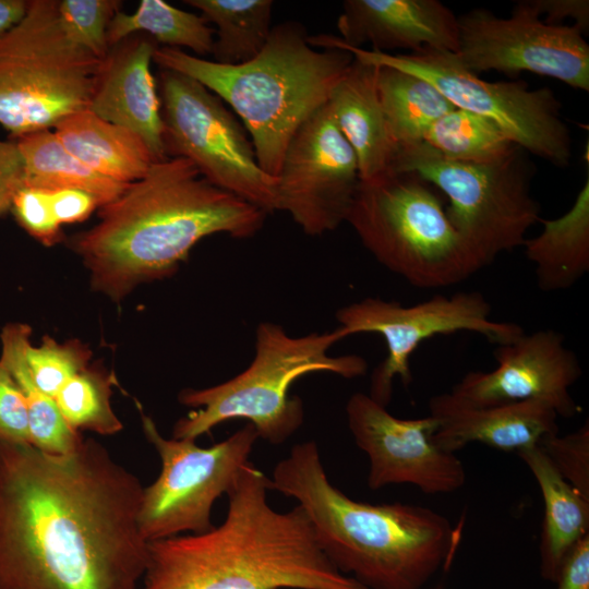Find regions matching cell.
<instances>
[{"mask_svg":"<svg viewBox=\"0 0 589 589\" xmlns=\"http://www.w3.org/2000/svg\"><path fill=\"white\" fill-rule=\"evenodd\" d=\"M143 488L93 438L67 455L0 440V589H139Z\"/></svg>","mask_w":589,"mask_h":589,"instance_id":"obj_1","label":"cell"},{"mask_svg":"<svg viewBox=\"0 0 589 589\" xmlns=\"http://www.w3.org/2000/svg\"><path fill=\"white\" fill-rule=\"evenodd\" d=\"M266 216L209 183L189 160L167 157L101 206L98 223L69 247L89 271L92 288L119 302L140 284L171 276L205 237L251 238Z\"/></svg>","mask_w":589,"mask_h":589,"instance_id":"obj_2","label":"cell"},{"mask_svg":"<svg viewBox=\"0 0 589 589\" xmlns=\"http://www.w3.org/2000/svg\"><path fill=\"white\" fill-rule=\"evenodd\" d=\"M271 479L249 461L211 530L148 542L139 589H369L320 549L304 510H275Z\"/></svg>","mask_w":589,"mask_h":589,"instance_id":"obj_3","label":"cell"},{"mask_svg":"<svg viewBox=\"0 0 589 589\" xmlns=\"http://www.w3.org/2000/svg\"><path fill=\"white\" fill-rule=\"evenodd\" d=\"M271 482L304 510L328 561L369 589H423L449 566L459 532L445 516L420 505L350 498L329 481L314 441L293 445Z\"/></svg>","mask_w":589,"mask_h":589,"instance_id":"obj_4","label":"cell"},{"mask_svg":"<svg viewBox=\"0 0 589 589\" xmlns=\"http://www.w3.org/2000/svg\"><path fill=\"white\" fill-rule=\"evenodd\" d=\"M308 38L301 23L287 21L272 27L262 51L244 63L220 64L163 46L153 61L194 79L226 101L251 135L260 167L277 179L293 134L328 101L353 61L349 51L321 50Z\"/></svg>","mask_w":589,"mask_h":589,"instance_id":"obj_5","label":"cell"},{"mask_svg":"<svg viewBox=\"0 0 589 589\" xmlns=\"http://www.w3.org/2000/svg\"><path fill=\"white\" fill-rule=\"evenodd\" d=\"M346 337L339 327L293 337L276 323L261 322L255 354L245 370L215 386L179 393L180 404L196 409L175 423L172 437L196 440L221 422L245 419L260 438L283 444L304 420L303 401L289 395L292 383L311 373L349 380L366 373L368 363L361 356H329L333 345Z\"/></svg>","mask_w":589,"mask_h":589,"instance_id":"obj_6","label":"cell"},{"mask_svg":"<svg viewBox=\"0 0 589 589\" xmlns=\"http://www.w3.org/2000/svg\"><path fill=\"white\" fill-rule=\"evenodd\" d=\"M346 221L380 264L411 286L450 287L480 271L440 195L413 172L360 180Z\"/></svg>","mask_w":589,"mask_h":589,"instance_id":"obj_7","label":"cell"},{"mask_svg":"<svg viewBox=\"0 0 589 589\" xmlns=\"http://www.w3.org/2000/svg\"><path fill=\"white\" fill-rule=\"evenodd\" d=\"M57 3L31 0L0 37V125L15 140L88 109L103 67L69 36Z\"/></svg>","mask_w":589,"mask_h":589,"instance_id":"obj_8","label":"cell"},{"mask_svg":"<svg viewBox=\"0 0 589 589\" xmlns=\"http://www.w3.org/2000/svg\"><path fill=\"white\" fill-rule=\"evenodd\" d=\"M526 153L517 145L496 160L468 164L445 159L420 142L398 149L392 171L413 172L443 192L447 216L481 269L522 247L541 218Z\"/></svg>","mask_w":589,"mask_h":589,"instance_id":"obj_9","label":"cell"},{"mask_svg":"<svg viewBox=\"0 0 589 589\" xmlns=\"http://www.w3.org/2000/svg\"><path fill=\"white\" fill-rule=\"evenodd\" d=\"M323 49H342L354 59L375 67H389L422 77L435 86L456 108L496 123L526 152L557 167L568 166L572 137L561 116V103L548 88L530 89L525 81L489 82L462 67L449 51L422 50L382 53L342 45L337 36L320 34Z\"/></svg>","mask_w":589,"mask_h":589,"instance_id":"obj_10","label":"cell"},{"mask_svg":"<svg viewBox=\"0 0 589 589\" xmlns=\"http://www.w3.org/2000/svg\"><path fill=\"white\" fill-rule=\"evenodd\" d=\"M157 89L167 157L189 160L209 183L267 215L279 211L277 179L262 170L245 129L217 95L164 69Z\"/></svg>","mask_w":589,"mask_h":589,"instance_id":"obj_11","label":"cell"},{"mask_svg":"<svg viewBox=\"0 0 589 589\" xmlns=\"http://www.w3.org/2000/svg\"><path fill=\"white\" fill-rule=\"evenodd\" d=\"M146 440L161 462L157 479L143 488L137 521L147 542L211 530L214 503L232 489L259 438L250 423L226 440L201 447L195 440L166 438L142 414Z\"/></svg>","mask_w":589,"mask_h":589,"instance_id":"obj_12","label":"cell"},{"mask_svg":"<svg viewBox=\"0 0 589 589\" xmlns=\"http://www.w3.org/2000/svg\"><path fill=\"white\" fill-rule=\"evenodd\" d=\"M491 313V304L481 292L459 291L409 306L370 297L340 308L336 320L347 337L375 333L384 338L387 356L371 376L369 395L386 407L392 399L394 378L399 377L406 385L412 381L410 358L424 340L467 330L496 346L525 333L516 323L492 320Z\"/></svg>","mask_w":589,"mask_h":589,"instance_id":"obj_13","label":"cell"},{"mask_svg":"<svg viewBox=\"0 0 589 589\" xmlns=\"http://www.w3.org/2000/svg\"><path fill=\"white\" fill-rule=\"evenodd\" d=\"M459 63L472 73L530 72L589 91V46L574 24L544 22L528 0L506 19L485 9L457 16Z\"/></svg>","mask_w":589,"mask_h":589,"instance_id":"obj_14","label":"cell"},{"mask_svg":"<svg viewBox=\"0 0 589 589\" xmlns=\"http://www.w3.org/2000/svg\"><path fill=\"white\" fill-rule=\"evenodd\" d=\"M360 182L356 154L327 103L296 131L277 177L279 211L309 236L347 220Z\"/></svg>","mask_w":589,"mask_h":589,"instance_id":"obj_15","label":"cell"},{"mask_svg":"<svg viewBox=\"0 0 589 589\" xmlns=\"http://www.w3.org/2000/svg\"><path fill=\"white\" fill-rule=\"evenodd\" d=\"M346 416L356 445L369 457L371 490L412 484L426 494H443L465 485V466L455 453L434 443L437 422L430 414L400 419L358 392L348 399Z\"/></svg>","mask_w":589,"mask_h":589,"instance_id":"obj_16","label":"cell"},{"mask_svg":"<svg viewBox=\"0 0 589 589\" xmlns=\"http://www.w3.org/2000/svg\"><path fill=\"white\" fill-rule=\"evenodd\" d=\"M564 340L563 334L550 328L525 332L510 342L495 346V369L468 372L449 393L478 406L542 401L558 417L572 418L580 408L569 389L582 370Z\"/></svg>","mask_w":589,"mask_h":589,"instance_id":"obj_17","label":"cell"},{"mask_svg":"<svg viewBox=\"0 0 589 589\" xmlns=\"http://www.w3.org/2000/svg\"><path fill=\"white\" fill-rule=\"evenodd\" d=\"M337 28L342 45L382 53L458 48L457 16L438 0H346Z\"/></svg>","mask_w":589,"mask_h":589,"instance_id":"obj_18","label":"cell"},{"mask_svg":"<svg viewBox=\"0 0 589 589\" xmlns=\"http://www.w3.org/2000/svg\"><path fill=\"white\" fill-rule=\"evenodd\" d=\"M159 45L136 33L109 49L88 109L97 117L137 134L154 161L167 158L157 82L151 71Z\"/></svg>","mask_w":589,"mask_h":589,"instance_id":"obj_19","label":"cell"},{"mask_svg":"<svg viewBox=\"0 0 589 589\" xmlns=\"http://www.w3.org/2000/svg\"><path fill=\"white\" fill-rule=\"evenodd\" d=\"M429 410L437 422L433 441L449 453L470 443L518 453L558 433L557 413L537 400L478 406L443 393L429 400Z\"/></svg>","mask_w":589,"mask_h":589,"instance_id":"obj_20","label":"cell"},{"mask_svg":"<svg viewBox=\"0 0 589 589\" xmlns=\"http://www.w3.org/2000/svg\"><path fill=\"white\" fill-rule=\"evenodd\" d=\"M376 70L375 65L353 58L327 101L356 154L362 181L392 171L397 154L377 93Z\"/></svg>","mask_w":589,"mask_h":589,"instance_id":"obj_21","label":"cell"},{"mask_svg":"<svg viewBox=\"0 0 589 589\" xmlns=\"http://www.w3.org/2000/svg\"><path fill=\"white\" fill-rule=\"evenodd\" d=\"M53 129L74 157L110 180L132 183L144 177L154 163L137 134L97 117L89 109L68 116Z\"/></svg>","mask_w":589,"mask_h":589,"instance_id":"obj_22","label":"cell"},{"mask_svg":"<svg viewBox=\"0 0 589 589\" xmlns=\"http://www.w3.org/2000/svg\"><path fill=\"white\" fill-rule=\"evenodd\" d=\"M517 455L533 474L544 502L540 536L541 576L556 581L566 555L589 534V501L556 471L539 445Z\"/></svg>","mask_w":589,"mask_h":589,"instance_id":"obj_23","label":"cell"},{"mask_svg":"<svg viewBox=\"0 0 589 589\" xmlns=\"http://www.w3.org/2000/svg\"><path fill=\"white\" fill-rule=\"evenodd\" d=\"M539 221L542 231L522 244L537 286L544 292L569 289L589 271V179L565 214Z\"/></svg>","mask_w":589,"mask_h":589,"instance_id":"obj_24","label":"cell"},{"mask_svg":"<svg viewBox=\"0 0 589 589\" xmlns=\"http://www.w3.org/2000/svg\"><path fill=\"white\" fill-rule=\"evenodd\" d=\"M31 334L32 328L27 324L5 325L0 336V362L9 370L24 395L29 444L49 455H67L76 449L84 438L65 421L55 398L33 383L25 358Z\"/></svg>","mask_w":589,"mask_h":589,"instance_id":"obj_25","label":"cell"},{"mask_svg":"<svg viewBox=\"0 0 589 589\" xmlns=\"http://www.w3.org/2000/svg\"><path fill=\"white\" fill-rule=\"evenodd\" d=\"M15 143L24 165L23 185L48 191L82 190L92 194L100 207L117 199L128 185L89 169L61 144L51 130L25 134Z\"/></svg>","mask_w":589,"mask_h":589,"instance_id":"obj_26","label":"cell"},{"mask_svg":"<svg viewBox=\"0 0 589 589\" xmlns=\"http://www.w3.org/2000/svg\"><path fill=\"white\" fill-rule=\"evenodd\" d=\"M376 87L398 149L420 143L429 128L456 107L430 82L389 67H376Z\"/></svg>","mask_w":589,"mask_h":589,"instance_id":"obj_27","label":"cell"},{"mask_svg":"<svg viewBox=\"0 0 589 589\" xmlns=\"http://www.w3.org/2000/svg\"><path fill=\"white\" fill-rule=\"evenodd\" d=\"M216 25L212 56L220 64L235 65L255 58L264 48L272 27L271 0H185Z\"/></svg>","mask_w":589,"mask_h":589,"instance_id":"obj_28","label":"cell"},{"mask_svg":"<svg viewBox=\"0 0 589 589\" xmlns=\"http://www.w3.org/2000/svg\"><path fill=\"white\" fill-rule=\"evenodd\" d=\"M136 33L151 36L163 47L191 49L201 58L213 51L214 28L201 15L163 0H141L133 13L118 11L107 31L109 48Z\"/></svg>","mask_w":589,"mask_h":589,"instance_id":"obj_29","label":"cell"},{"mask_svg":"<svg viewBox=\"0 0 589 589\" xmlns=\"http://www.w3.org/2000/svg\"><path fill=\"white\" fill-rule=\"evenodd\" d=\"M422 142L445 159L468 164L496 160L517 146L493 121L459 108L438 118Z\"/></svg>","mask_w":589,"mask_h":589,"instance_id":"obj_30","label":"cell"},{"mask_svg":"<svg viewBox=\"0 0 589 589\" xmlns=\"http://www.w3.org/2000/svg\"><path fill=\"white\" fill-rule=\"evenodd\" d=\"M111 386L109 374L87 366L59 389L55 400L65 421L75 431L113 435L123 425L111 407Z\"/></svg>","mask_w":589,"mask_h":589,"instance_id":"obj_31","label":"cell"},{"mask_svg":"<svg viewBox=\"0 0 589 589\" xmlns=\"http://www.w3.org/2000/svg\"><path fill=\"white\" fill-rule=\"evenodd\" d=\"M91 350L79 340L58 342L45 336L38 347L26 349L29 376L38 389L55 398L59 389L74 375L88 366Z\"/></svg>","mask_w":589,"mask_h":589,"instance_id":"obj_32","label":"cell"},{"mask_svg":"<svg viewBox=\"0 0 589 589\" xmlns=\"http://www.w3.org/2000/svg\"><path fill=\"white\" fill-rule=\"evenodd\" d=\"M117 0H61L58 12L69 36L100 60H105L109 46L107 31L113 15L120 11Z\"/></svg>","mask_w":589,"mask_h":589,"instance_id":"obj_33","label":"cell"},{"mask_svg":"<svg viewBox=\"0 0 589 589\" xmlns=\"http://www.w3.org/2000/svg\"><path fill=\"white\" fill-rule=\"evenodd\" d=\"M539 446L556 471L586 500L589 501V424L577 431L544 437Z\"/></svg>","mask_w":589,"mask_h":589,"instance_id":"obj_34","label":"cell"},{"mask_svg":"<svg viewBox=\"0 0 589 589\" xmlns=\"http://www.w3.org/2000/svg\"><path fill=\"white\" fill-rule=\"evenodd\" d=\"M10 211L17 224L40 243L48 247L60 241L61 226L55 217L48 191L21 184Z\"/></svg>","mask_w":589,"mask_h":589,"instance_id":"obj_35","label":"cell"},{"mask_svg":"<svg viewBox=\"0 0 589 589\" xmlns=\"http://www.w3.org/2000/svg\"><path fill=\"white\" fill-rule=\"evenodd\" d=\"M0 440L29 444L24 395L9 370L0 362Z\"/></svg>","mask_w":589,"mask_h":589,"instance_id":"obj_36","label":"cell"},{"mask_svg":"<svg viewBox=\"0 0 589 589\" xmlns=\"http://www.w3.org/2000/svg\"><path fill=\"white\" fill-rule=\"evenodd\" d=\"M48 193L55 217L60 226L81 223L100 207L92 194L82 190L59 189L50 190Z\"/></svg>","mask_w":589,"mask_h":589,"instance_id":"obj_37","label":"cell"},{"mask_svg":"<svg viewBox=\"0 0 589 589\" xmlns=\"http://www.w3.org/2000/svg\"><path fill=\"white\" fill-rule=\"evenodd\" d=\"M23 178V159L15 141L0 140V215L10 211Z\"/></svg>","mask_w":589,"mask_h":589,"instance_id":"obj_38","label":"cell"},{"mask_svg":"<svg viewBox=\"0 0 589 589\" xmlns=\"http://www.w3.org/2000/svg\"><path fill=\"white\" fill-rule=\"evenodd\" d=\"M543 21L550 24H563L565 19H572L582 33L589 27L588 0H528Z\"/></svg>","mask_w":589,"mask_h":589,"instance_id":"obj_39","label":"cell"},{"mask_svg":"<svg viewBox=\"0 0 589 589\" xmlns=\"http://www.w3.org/2000/svg\"><path fill=\"white\" fill-rule=\"evenodd\" d=\"M556 582L557 589H589V534L566 555Z\"/></svg>","mask_w":589,"mask_h":589,"instance_id":"obj_40","label":"cell"},{"mask_svg":"<svg viewBox=\"0 0 589 589\" xmlns=\"http://www.w3.org/2000/svg\"><path fill=\"white\" fill-rule=\"evenodd\" d=\"M28 8L27 0H0V37L25 17Z\"/></svg>","mask_w":589,"mask_h":589,"instance_id":"obj_41","label":"cell"}]
</instances>
